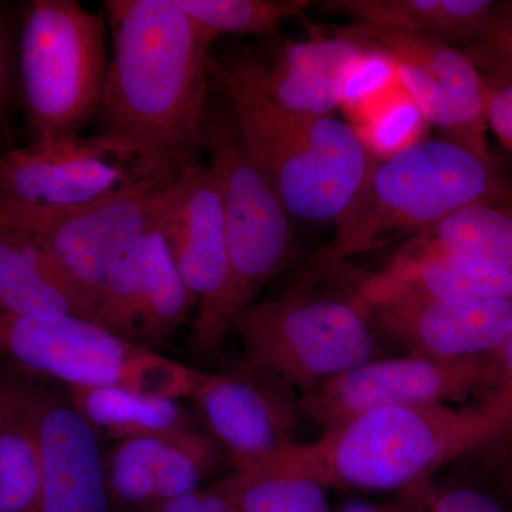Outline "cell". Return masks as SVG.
<instances>
[{"label":"cell","instance_id":"2e32d148","mask_svg":"<svg viewBox=\"0 0 512 512\" xmlns=\"http://www.w3.org/2000/svg\"><path fill=\"white\" fill-rule=\"evenodd\" d=\"M360 295L380 335L402 346L407 355L446 360L493 355L512 332V301L505 299L440 301L410 293L362 291Z\"/></svg>","mask_w":512,"mask_h":512},{"label":"cell","instance_id":"836d02e7","mask_svg":"<svg viewBox=\"0 0 512 512\" xmlns=\"http://www.w3.org/2000/svg\"><path fill=\"white\" fill-rule=\"evenodd\" d=\"M339 512H383L380 507L365 503L360 500H350L343 503L342 507L339 508Z\"/></svg>","mask_w":512,"mask_h":512},{"label":"cell","instance_id":"d6a6232c","mask_svg":"<svg viewBox=\"0 0 512 512\" xmlns=\"http://www.w3.org/2000/svg\"><path fill=\"white\" fill-rule=\"evenodd\" d=\"M498 369L497 389L494 393L507 397L512 402V332L504 345L495 353Z\"/></svg>","mask_w":512,"mask_h":512},{"label":"cell","instance_id":"ac0fdd59","mask_svg":"<svg viewBox=\"0 0 512 512\" xmlns=\"http://www.w3.org/2000/svg\"><path fill=\"white\" fill-rule=\"evenodd\" d=\"M225 460L220 444L198 429L117 441L104 456L111 510L146 512L200 490Z\"/></svg>","mask_w":512,"mask_h":512},{"label":"cell","instance_id":"5b68a950","mask_svg":"<svg viewBox=\"0 0 512 512\" xmlns=\"http://www.w3.org/2000/svg\"><path fill=\"white\" fill-rule=\"evenodd\" d=\"M210 76L231 103L249 157L289 220L333 224L377 160L356 131L332 116L276 106L214 55Z\"/></svg>","mask_w":512,"mask_h":512},{"label":"cell","instance_id":"7c38bea8","mask_svg":"<svg viewBox=\"0 0 512 512\" xmlns=\"http://www.w3.org/2000/svg\"><path fill=\"white\" fill-rule=\"evenodd\" d=\"M333 33L386 57L424 119L439 128L443 138L495 161L485 136L483 77L463 50L433 37L382 26L355 23Z\"/></svg>","mask_w":512,"mask_h":512},{"label":"cell","instance_id":"e575fe53","mask_svg":"<svg viewBox=\"0 0 512 512\" xmlns=\"http://www.w3.org/2000/svg\"><path fill=\"white\" fill-rule=\"evenodd\" d=\"M0 406H2V387H0Z\"/></svg>","mask_w":512,"mask_h":512},{"label":"cell","instance_id":"ffe728a7","mask_svg":"<svg viewBox=\"0 0 512 512\" xmlns=\"http://www.w3.org/2000/svg\"><path fill=\"white\" fill-rule=\"evenodd\" d=\"M323 9L345 13L357 25L382 26L433 37L460 50L476 46L493 23L491 0H328Z\"/></svg>","mask_w":512,"mask_h":512},{"label":"cell","instance_id":"f546056e","mask_svg":"<svg viewBox=\"0 0 512 512\" xmlns=\"http://www.w3.org/2000/svg\"><path fill=\"white\" fill-rule=\"evenodd\" d=\"M463 52L483 57L512 72V2H498L493 23L483 40Z\"/></svg>","mask_w":512,"mask_h":512},{"label":"cell","instance_id":"9c48e42d","mask_svg":"<svg viewBox=\"0 0 512 512\" xmlns=\"http://www.w3.org/2000/svg\"><path fill=\"white\" fill-rule=\"evenodd\" d=\"M180 170L150 148L109 134L33 141L0 154V205L70 210Z\"/></svg>","mask_w":512,"mask_h":512},{"label":"cell","instance_id":"ba28073f","mask_svg":"<svg viewBox=\"0 0 512 512\" xmlns=\"http://www.w3.org/2000/svg\"><path fill=\"white\" fill-rule=\"evenodd\" d=\"M0 362L66 387H121L177 400L191 399L204 375L74 315L0 312Z\"/></svg>","mask_w":512,"mask_h":512},{"label":"cell","instance_id":"52a82bcc","mask_svg":"<svg viewBox=\"0 0 512 512\" xmlns=\"http://www.w3.org/2000/svg\"><path fill=\"white\" fill-rule=\"evenodd\" d=\"M109 66L104 18L74 0L30 2L19 70L33 141L79 136L97 116Z\"/></svg>","mask_w":512,"mask_h":512},{"label":"cell","instance_id":"f1b7e54d","mask_svg":"<svg viewBox=\"0 0 512 512\" xmlns=\"http://www.w3.org/2000/svg\"><path fill=\"white\" fill-rule=\"evenodd\" d=\"M467 56L483 77L488 127L512 154V72L483 57Z\"/></svg>","mask_w":512,"mask_h":512},{"label":"cell","instance_id":"6da1fadb","mask_svg":"<svg viewBox=\"0 0 512 512\" xmlns=\"http://www.w3.org/2000/svg\"><path fill=\"white\" fill-rule=\"evenodd\" d=\"M104 9L114 52L96 116L99 133L150 148L175 167L200 160L218 37L175 0H107Z\"/></svg>","mask_w":512,"mask_h":512},{"label":"cell","instance_id":"1f68e13d","mask_svg":"<svg viewBox=\"0 0 512 512\" xmlns=\"http://www.w3.org/2000/svg\"><path fill=\"white\" fill-rule=\"evenodd\" d=\"M10 80V33L8 20L0 10V116L8 100Z\"/></svg>","mask_w":512,"mask_h":512},{"label":"cell","instance_id":"e0dca14e","mask_svg":"<svg viewBox=\"0 0 512 512\" xmlns=\"http://www.w3.org/2000/svg\"><path fill=\"white\" fill-rule=\"evenodd\" d=\"M191 400L234 471L254 466L295 440V397L244 366L234 372L204 373Z\"/></svg>","mask_w":512,"mask_h":512},{"label":"cell","instance_id":"d6986e66","mask_svg":"<svg viewBox=\"0 0 512 512\" xmlns=\"http://www.w3.org/2000/svg\"><path fill=\"white\" fill-rule=\"evenodd\" d=\"M367 50L345 37L311 28L309 39L282 42L268 57L242 56L225 66L282 109L332 116Z\"/></svg>","mask_w":512,"mask_h":512},{"label":"cell","instance_id":"484cf974","mask_svg":"<svg viewBox=\"0 0 512 512\" xmlns=\"http://www.w3.org/2000/svg\"><path fill=\"white\" fill-rule=\"evenodd\" d=\"M215 485L232 512H332L326 488L309 478L232 471Z\"/></svg>","mask_w":512,"mask_h":512},{"label":"cell","instance_id":"4dcf8cb0","mask_svg":"<svg viewBox=\"0 0 512 512\" xmlns=\"http://www.w3.org/2000/svg\"><path fill=\"white\" fill-rule=\"evenodd\" d=\"M146 512H232V510L224 495L214 484L205 490L200 488L190 494L164 501Z\"/></svg>","mask_w":512,"mask_h":512},{"label":"cell","instance_id":"d4e9b609","mask_svg":"<svg viewBox=\"0 0 512 512\" xmlns=\"http://www.w3.org/2000/svg\"><path fill=\"white\" fill-rule=\"evenodd\" d=\"M0 512H33L40 488L39 446L15 376L0 375Z\"/></svg>","mask_w":512,"mask_h":512},{"label":"cell","instance_id":"8992f818","mask_svg":"<svg viewBox=\"0 0 512 512\" xmlns=\"http://www.w3.org/2000/svg\"><path fill=\"white\" fill-rule=\"evenodd\" d=\"M201 146L220 184L231 285L225 325L254 303L269 281L299 255L293 222L249 157L227 97L212 87L201 119Z\"/></svg>","mask_w":512,"mask_h":512},{"label":"cell","instance_id":"5bb4252c","mask_svg":"<svg viewBox=\"0 0 512 512\" xmlns=\"http://www.w3.org/2000/svg\"><path fill=\"white\" fill-rule=\"evenodd\" d=\"M197 309L158 227L113 262L92 322L148 349L165 345ZM158 352V350H157Z\"/></svg>","mask_w":512,"mask_h":512},{"label":"cell","instance_id":"8fae6325","mask_svg":"<svg viewBox=\"0 0 512 512\" xmlns=\"http://www.w3.org/2000/svg\"><path fill=\"white\" fill-rule=\"evenodd\" d=\"M498 369L493 355L434 359L406 355L375 359L312 387L296 399L299 416L320 430L382 407L454 404L491 396Z\"/></svg>","mask_w":512,"mask_h":512},{"label":"cell","instance_id":"83f0119b","mask_svg":"<svg viewBox=\"0 0 512 512\" xmlns=\"http://www.w3.org/2000/svg\"><path fill=\"white\" fill-rule=\"evenodd\" d=\"M383 512H507L491 495L470 487H434L427 480L400 491Z\"/></svg>","mask_w":512,"mask_h":512},{"label":"cell","instance_id":"cb8c5ba5","mask_svg":"<svg viewBox=\"0 0 512 512\" xmlns=\"http://www.w3.org/2000/svg\"><path fill=\"white\" fill-rule=\"evenodd\" d=\"M433 255L463 256L512 271V202L464 208L404 242L393 261Z\"/></svg>","mask_w":512,"mask_h":512},{"label":"cell","instance_id":"3957f363","mask_svg":"<svg viewBox=\"0 0 512 512\" xmlns=\"http://www.w3.org/2000/svg\"><path fill=\"white\" fill-rule=\"evenodd\" d=\"M365 272L318 251L284 291L234 320L248 372L298 399L302 393L379 359L380 333L360 285Z\"/></svg>","mask_w":512,"mask_h":512},{"label":"cell","instance_id":"9a60e30c","mask_svg":"<svg viewBox=\"0 0 512 512\" xmlns=\"http://www.w3.org/2000/svg\"><path fill=\"white\" fill-rule=\"evenodd\" d=\"M35 430L40 488L33 512H111L99 439L69 397L15 376Z\"/></svg>","mask_w":512,"mask_h":512},{"label":"cell","instance_id":"4fadbf2b","mask_svg":"<svg viewBox=\"0 0 512 512\" xmlns=\"http://www.w3.org/2000/svg\"><path fill=\"white\" fill-rule=\"evenodd\" d=\"M158 229L185 285L197 299L192 352L217 360L229 333L224 311L231 268L220 184L210 165L198 160L181 167Z\"/></svg>","mask_w":512,"mask_h":512},{"label":"cell","instance_id":"277c9868","mask_svg":"<svg viewBox=\"0 0 512 512\" xmlns=\"http://www.w3.org/2000/svg\"><path fill=\"white\" fill-rule=\"evenodd\" d=\"M510 202L512 178L497 161L446 138L420 140L375 160L320 252L348 259L409 241L464 208Z\"/></svg>","mask_w":512,"mask_h":512},{"label":"cell","instance_id":"7402d4cb","mask_svg":"<svg viewBox=\"0 0 512 512\" xmlns=\"http://www.w3.org/2000/svg\"><path fill=\"white\" fill-rule=\"evenodd\" d=\"M0 312L90 320L86 302L52 256L32 239L6 229H0Z\"/></svg>","mask_w":512,"mask_h":512},{"label":"cell","instance_id":"603a6c76","mask_svg":"<svg viewBox=\"0 0 512 512\" xmlns=\"http://www.w3.org/2000/svg\"><path fill=\"white\" fill-rule=\"evenodd\" d=\"M66 389L70 403L99 440L123 441L195 429L194 417L177 399L121 387Z\"/></svg>","mask_w":512,"mask_h":512},{"label":"cell","instance_id":"44dd1931","mask_svg":"<svg viewBox=\"0 0 512 512\" xmlns=\"http://www.w3.org/2000/svg\"><path fill=\"white\" fill-rule=\"evenodd\" d=\"M363 293H410L440 301H512V271L476 259L433 255L392 261L363 276Z\"/></svg>","mask_w":512,"mask_h":512},{"label":"cell","instance_id":"4316f807","mask_svg":"<svg viewBox=\"0 0 512 512\" xmlns=\"http://www.w3.org/2000/svg\"><path fill=\"white\" fill-rule=\"evenodd\" d=\"M178 8L212 35L276 37L282 23L301 16L309 0H175Z\"/></svg>","mask_w":512,"mask_h":512},{"label":"cell","instance_id":"7a4b0ae2","mask_svg":"<svg viewBox=\"0 0 512 512\" xmlns=\"http://www.w3.org/2000/svg\"><path fill=\"white\" fill-rule=\"evenodd\" d=\"M511 431L512 402L497 393L473 407H382L322 431L315 441L293 440L237 473L309 478L325 488L402 491Z\"/></svg>","mask_w":512,"mask_h":512},{"label":"cell","instance_id":"30bf717a","mask_svg":"<svg viewBox=\"0 0 512 512\" xmlns=\"http://www.w3.org/2000/svg\"><path fill=\"white\" fill-rule=\"evenodd\" d=\"M178 173L70 210L0 205V229L23 235L45 249L86 302L92 320L94 302L110 266L160 225Z\"/></svg>","mask_w":512,"mask_h":512}]
</instances>
